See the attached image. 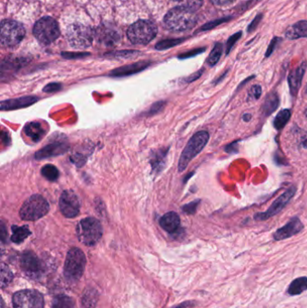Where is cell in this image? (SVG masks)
Listing matches in <instances>:
<instances>
[{
  "label": "cell",
  "instance_id": "cell-25",
  "mask_svg": "<svg viewBox=\"0 0 307 308\" xmlns=\"http://www.w3.org/2000/svg\"><path fill=\"white\" fill-rule=\"evenodd\" d=\"M307 290V277H301L296 279L295 281L289 285V294L290 296H298L302 294Z\"/></svg>",
  "mask_w": 307,
  "mask_h": 308
},
{
  "label": "cell",
  "instance_id": "cell-32",
  "mask_svg": "<svg viewBox=\"0 0 307 308\" xmlns=\"http://www.w3.org/2000/svg\"><path fill=\"white\" fill-rule=\"evenodd\" d=\"M97 301V294L95 290H87L82 299L83 307L85 308H95Z\"/></svg>",
  "mask_w": 307,
  "mask_h": 308
},
{
  "label": "cell",
  "instance_id": "cell-15",
  "mask_svg": "<svg viewBox=\"0 0 307 308\" xmlns=\"http://www.w3.org/2000/svg\"><path fill=\"white\" fill-rule=\"evenodd\" d=\"M303 229L304 226L301 220L298 217H293L287 225L276 231L273 237L276 241H282L298 235Z\"/></svg>",
  "mask_w": 307,
  "mask_h": 308
},
{
  "label": "cell",
  "instance_id": "cell-17",
  "mask_svg": "<svg viewBox=\"0 0 307 308\" xmlns=\"http://www.w3.org/2000/svg\"><path fill=\"white\" fill-rule=\"evenodd\" d=\"M38 100L39 98L33 97V96H25V97H20L17 98L6 99V100H3L1 102L0 109L1 111L16 110V109L32 106Z\"/></svg>",
  "mask_w": 307,
  "mask_h": 308
},
{
  "label": "cell",
  "instance_id": "cell-7",
  "mask_svg": "<svg viewBox=\"0 0 307 308\" xmlns=\"http://www.w3.org/2000/svg\"><path fill=\"white\" fill-rule=\"evenodd\" d=\"M32 32L41 44L48 45L60 36V28L54 19L50 16H44L37 21Z\"/></svg>",
  "mask_w": 307,
  "mask_h": 308
},
{
  "label": "cell",
  "instance_id": "cell-4",
  "mask_svg": "<svg viewBox=\"0 0 307 308\" xmlns=\"http://www.w3.org/2000/svg\"><path fill=\"white\" fill-rule=\"evenodd\" d=\"M76 232L78 241L86 246L96 245L103 235L100 222L93 217H87L79 222Z\"/></svg>",
  "mask_w": 307,
  "mask_h": 308
},
{
  "label": "cell",
  "instance_id": "cell-9",
  "mask_svg": "<svg viewBox=\"0 0 307 308\" xmlns=\"http://www.w3.org/2000/svg\"><path fill=\"white\" fill-rule=\"evenodd\" d=\"M25 35L22 23L13 20H3L1 23V43L5 47H14L21 42Z\"/></svg>",
  "mask_w": 307,
  "mask_h": 308
},
{
  "label": "cell",
  "instance_id": "cell-54",
  "mask_svg": "<svg viewBox=\"0 0 307 308\" xmlns=\"http://www.w3.org/2000/svg\"><path fill=\"white\" fill-rule=\"evenodd\" d=\"M251 117H252V115H250V114H245V115H243V120H244L245 122H249V121L251 120Z\"/></svg>",
  "mask_w": 307,
  "mask_h": 308
},
{
  "label": "cell",
  "instance_id": "cell-26",
  "mask_svg": "<svg viewBox=\"0 0 307 308\" xmlns=\"http://www.w3.org/2000/svg\"><path fill=\"white\" fill-rule=\"evenodd\" d=\"M290 117H291V111L289 109H283V110L280 111L273 121L274 127L277 130H282L289 123Z\"/></svg>",
  "mask_w": 307,
  "mask_h": 308
},
{
  "label": "cell",
  "instance_id": "cell-34",
  "mask_svg": "<svg viewBox=\"0 0 307 308\" xmlns=\"http://www.w3.org/2000/svg\"><path fill=\"white\" fill-rule=\"evenodd\" d=\"M178 2L179 6H183L191 11H197L201 7L204 0H175Z\"/></svg>",
  "mask_w": 307,
  "mask_h": 308
},
{
  "label": "cell",
  "instance_id": "cell-38",
  "mask_svg": "<svg viewBox=\"0 0 307 308\" xmlns=\"http://www.w3.org/2000/svg\"><path fill=\"white\" fill-rule=\"evenodd\" d=\"M242 36V32H237V33H234L232 36L230 37L227 41V44H226V54H229L230 51H232L233 47L234 46V44L236 43V41H238L239 39Z\"/></svg>",
  "mask_w": 307,
  "mask_h": 308
},
{
  "label": "cell",
  "instance_id": "cell-36",
  "mask_svg": "<svg viewBox=\"0 0 307 308\" xmlns=\"http://www.w3.org/2000/svg\"><path fill=\"white\" fill-rule=\"evenodd\" d=\"M200 203V200H195L193 202L188 203L187 205H185L182 207V210H183L185 214H188V215H193L197 212V207Z\"/></svg>",
  "mask_w": 307,
  "mask_h": 308
},
{
  "label": "cell",
  "instance_id": "cell-46",
  "mask_svg": "<svg viewBox=\"0 0 307 308\" xmlns=\"http://www.w3.org/2000/svg\"><path fill=\"white\" fill-rule=\"evenodd\" d=\"M163 106H164V102H157L153 106H151V109L149 110V115H154L158 112H160L163 108Z\"/></svg>",
  "mask_w": 307,
  "mask_h": 308
},
{
  "label": "cell",
  "instance_id": "cell-14",
  "mask_svg": "<svg viewBox=\"0 0 307 308\" xmlns=\"http://www.w3.org/2000/svg\"><path fill=\"white\" fill-rule=\"evenodd\" d=\"M96 40L106 46H114L121 40V33L115 25L102 23L94 30Z\"/></svg>",
  "mask_w": 307,
  "mask_h": 308
},
{
  "label": "cell",
  "instance_id": "cell-55",
  "mask_svg": "<svg viewBox=\"0 0 307 308\" xmlns=\"http://www.w3.org/2000/svg\"><path fill=\"white\" fill-rule=\"evenodd\" d=\"M306 115H307V110H306Z\"/></svg>",
  "mask_w": 307,
  "mask_h": 308
},
{
  "label": "cell",
  "instance_id": "cell-53",
  "mask_svg": "<svg viewBox=\"0 0 307 308\" xmlns=\"http://www.w3.org/2000/svg\"><path fill=\"white\" fill-rule=\"evenodd\" d=\"M301 144H302L303 147L307 149V133H306L301 137Z\"/></svg>",
  "mask_w": 307,
  "mask_h": 308
},
{
  "label": "cell",
  "instance_id": "cell-11",
  "mask_svg": "<svg viewBox=\"0 0 307 308\" xmlns=\"http://www.w3.org/2000/svg\"><path fill=\"white\" fill-rule=\"evenodd\" d=\"M21 268L26 276L32 280L41 278L45 272L44 263L32 252H25L21 258Z\"/></svg>",
  "mask_w": 307,
  "mask_h": 308
},
{
  "label": "cell",
  "instance_id": "cell-52",
  "mask_svg": "<svg viewBox=\"0 0 307 308\" xmlns=\"http://www.w3.org/2000/svg\"><path fill=\"white\" fill-rule=\"evenodd\" d=\"M192 307H194V304L191 303V302H185V303L181 304V305H179L174 308H192Z\"/></svg>",
  "mask_w": 307,
  "mask_h": 308
},
{
  "label": "cell",
  "instance_id": "cell-37",
  "mask_svg": "<svg viewBox=\"0 0 307 308\" xmlns=\"http://www.w3.org/2000/svg\"><path fill=\"white\" fill-rule=\"evenodd\" d=\"M262 88L260 85H254L251 87L249 92V99H255L258 100L262 97Z\"/></svg>",
  "mask_w": 307,
  "mask_h": 308
},
{
  "label": "cell",
  "instance_id": "cell-18",
  "mask_svg": "<svg viewBox=\"0 0 307 308\" xmlns=\"http://www.w3.org/2000/svg\"><path fill=\"white\" fill-rule=\"evenodd\" d=\"M307 62H302V64L298 67L297 69L291 71L289 76V85L290 88V92L293 97H297L298 90L301 87L303 78L305 72L307 70Z\"/></svg>",
  "mask_w": 307,
  "mask_h": 308
},
{
  "label": "cell",
  "instance_id": "cell-21",
  "mask_svg": "<svg viewBox=\"0 0 307 308\" xmlns=\"http://www.w3.org/2000/svg\"><path fill=\"white\" fill-rule=\"evenodd\" d=\"M286 37L289 40L307 38V21H299L290 26L286 32Z\"/></svg>",
  "mask_w": 307,
  "mask_h": 308
},
{
  "label": "cell",
  "instance_id": "cell-5",
  "mask_svg": "<svg viewBox=\"0 0 307 308\" xmlns=\"http://www.w3.org/2000/svg\"><path fill=\"white\" fill-rule=\"evenodd\" d=\"M50 210L49 203L41 195H32L23 203L19 216L25 221H36L47 215Z\"/></svg>",
  "mask_w": 307,
  "mask_h": 308
},
{
  "label": "cell",
  "instance_id": "cell-22",
  "mask_svg": "<svg viewBox=\"0 0 307 308\" xmlns=\"http://www.w3.org/2000/svg\"><path fill=\"white\" fill-rule=\"evenodd\" d=\"M23 133L33 142H39L45 134L41 124L37 122H31L25 124L23 127Z\"/></svg>",
  "mask_w": 307,
  "mask_h": 308
},
{
  "label": "cell",
  "instance_id": "cell-1",
  "mask_svg": "<svg viewBox=\"0 0 307 308\" xmlns=\"http://www.w3.org/2000/svg\"><path fill=\"white\" fill-rule=\"evenodd\" d=\"M197 21V14L194 11L179 5L170 9L164 17L166 26L173 32L189 30L196 25Z\"/></svg>",
  "mask_w": 307,
  "mask_h": 308
},
{
  "label": "cell",
  "instance_id": "cell-19",
  "mask_svg": "<svg viewBox=\"0 0 307 308\" xmlns=\"http://www.w3.org/2000/svg\"><path fill=\"white\" fill-rule=\"evenodd\" d=\"M150 64L151 62L149 61H139L133 64L126 65L124 67H120L118 69L112 70L109 76L111 77H126V76L141 72L143 69H147Z\"/></svg>",
  "mask_w": 307,
  "mask_h": 308
},
{
  "label": "cell",
  "instance_id": "cell-48",
  "mask_svg": "<svg viewBox=\"0 0 307 308\" xmlns=\"http://www.w3.org/2000/svg\"><path fill=\"white\" fill-rule=\"evenodd\" d=\"M203 71H204V69H200L199 71H197L196 73L192 74L190 77H188V78H186V79H185V81H186V82L190 83L193 82V81H195V80H197V78H199L201 77V75L203 74Z\"/></svg>",
  "mask_w": 307,
  "mask_h": 308
},
{
  "label": "cell",
  "instance_id": "cell-51",
  "mask_svg": "<svg viewBox=\"0 0 307 308\" xmlns=\"http://www.w3.org/2000/svg\"><path fill=\"white\" fill-rule=\"evenodd\" d=\"M237 143L238 142H235V143H233L232 144L228 145V146H226L225 152H229V153L237 152Z\"/></svg>",
  "mask_w": 307,
  "mask_h": 308
},
{
  "label": "cell",
  "instance_id": "cell-50",
  "mask_svg": "<svg viewBox=\"0 0 307 308\" xmlns=\"http://www.w3.org/2000/svg\"><path fill=\"white\" fill-rule=\"evenodd\" d=\"M234 0H211L212 3L216 5H226L233 3Z\"/></svg>",
  "mask_w": 307,
  "mask_h": 308
},
{
  "label": "cell",
  "instance_id": "cell-42",
  "mask_svg": "<svg viewBox=\"0 0 307 308\" xmlns=\"http://www.w3.org/2000/svg\"><path fill=\"white\" fill-rule=\"evenodd\" d=\"M262 17H263V14H258L257 16L253 19V21L251 23V24L249 25V27H248V32H252V31H254V30L258 27L259 23H261Z\"/></svg>",
  "mask_w": 307,
  "mask_h": 308
},
{
  "label": "cell",
  "instance_id": "cell-31",
  "mask_svg": "<svg viewBox=\"0 0 307 308\" xmlns=\"http://www.w3.org/2000/svg\"><path fill=\"white\" fill-rule=\"evenodd\" d=\"M13 278H14L13 272H11V270L5 264L2 263V265H1V278H0L1 288L4 289L6 286L9 285L11 281L13 280Z\"/></svg>",
  "mask_w": 307,
  "mask_h": 308
},
{
  "label": "cell",
  "instance_id": "cell-8",
  "mask_svg": "<svg viewBox=\"0 0 307 308\" xmlns=\"http://www.w3.org/2000/svg\"><path fill=\"white\" fill-rule=\"evenodd\" d=\"M94 31L82 23H73L67 29L69 45L75 49H87L91 45Z\"/></svg>",
  "mask_w": 307,
  "mask_h": 308
},
{
  "label": "cell",
  "instance_id": "cell-10",
  "mask_svg": "<svg viewBox=\"0 0 307 308\" xmlns=\"http://www.w3.org/2000/svg\"><path fill=\"white\" fill-rule=\"evenodd\" d=\"M13 306L14 308H43L44 299L36 290H21L14 295Z\"/></svg>",
  "mask_w": 307,
  "mask_h": 308
},
{
  "label": "cell",
  "instance_id": "cell-20",
  "mask_svg": "<svg viewBox=\"0 0 307 308\" xmlns=\"http://www.w3.org/2000/svg\"><path fill=\"white\" fill-rule=\"evenodd\" d=\"M160 225L169 234H175L179 231L180 218L177 213L169 212L160 219Z\"/></svg>",
  "mask_w": 307,
  "mask_h": 308
},
{
  "label": "cell",
  "instance_id": "cell-47",
  "mask_svg": "<svg viewBox=\"0 0 307 308\" xmlns=\"http://www.w3.org/2000/svg\"><path fill=\"white\" fill-rule=\"evenodd\" d=\"M0 236H1V241H2V243L3 244H5V241L7 239V232H6V229H5V224L2 222L1 223V227H0Z\"/></svg>",
  "mask_w": 307,
  "mask_h": 308
},
{
  "label": "cell",
  "instance_id": "cell-24",
  "mask_svg": "<svg viewBox=\"0 0 307 308\" xmlns=\"http://www.w3.org/2000/svg\"><path fill=\"white\" fill-rule=\"evenodd\" d=\"M13 235L11 236V241L14 244H21L24 240L31 235V231L29 230L27 226H12Z\"/></svg>",
  "mask_w": 307,
  "mask_h": 308
},
{
  "label": "cell",
  "instance_id": "cell-28",
  "mask_svg": "<svg viewBox=\"0 0 307 308\" xmlns=\"http://www.w3.org/2000/svg\"><path fill=\"white\" fill-rule=\"evenodd\" d=\"M51 308H75V303L71 298L62 295L53 299Z\"/></svg>",
  "mask_w": 307,
  "mask_h": 308
},
{
  "label": "cell",
  "instance_id": "cell-23",
  "mask_svg": "<svg viewBox=\"0 0 307 308\" xmlns=\"http://www.w3.org/2000/svg\"><path fill=\"white\" fill-rule=\"evenodd\" d=\"M280 106V97L277 93H271L268 95L262 106V113L265 116L273 114Z\"/></svg>",
  "mask_w": 307,
  "mask_h": 308
},
{
  "label": "cell",
  "instance_id": "cell-30",
  "mask_svg": "<svg viewBox=\"0 0 307 308\" xmlns=\"http://www.w3.org/2000/svg\"><path fill=\"white\" fill-rule=\"evenodd\" d=\"M222 53H223V45L221 44L220 42H217L214 47V49L210 52L208 58H207V64L209 65L210 67H213V66L217 64V62L220 60Z\"/></svg>",
  "mask_w": 307,
  "mask_h": 308
},
{
  "label": "cell",
  "instance_id": "cell-29",
  "mask_svg": "<svg viewBox=\"0 0 307 308\" xmlns=\"http://www.w3.org/2000/svg\"><path fill=\"white\" fill-rule=\"evenodd\" d=\"M167 152H168V149H162V150H159L157 153H153L152 154V158L151 160V165L152 166L153 170H159V169H161L162 166L164 164V159L167 156Z\"/></svg>",
  "mask_w": 307,
  "mask_h": 308
},
{
  "label": "cell",
  "instance_id": "cell-6",
  "mask_svg": "<svg viewBox=\"0 0 307 308\" xmlns=\"http://www.w3.org/2000/svg\"><path fill=\"white\" fill-rule=\"evenodd\" d=\"M157 34L155 23L149 20H140L133 23L127 30L129 40L134 44H147Z\"/></svg>",
  "mask_w": 307,
  "mask_h": 308
},
{
  "label": "cell",
  "instance_id": "cell-33",
  "mask_svg": "<svg viewBox=\"0 0 307 308\" xmlns=\"http://www.w3.org/2000/svg\"><path fill=\"white\" fill-rule=\"evenodd\" d=\"M27 60H24L23 58H15V59H13V60H4L3 61V63H2V71H5V69L6 70H9V69H13V70H15V69H19L21 66H23L25 62H26Z\"/></svg>",
  "mask_w": 307,
  "mask_h": 308
},
{
  "label": "cell",
  "instance_id": "cell-44",
  "mask_svg": "<svg viewBox=\"0 0 307 308\" xmlns=\"http://www.w3.org/2000/svg\"><path fill=\"white\" fill-rule=\"evenodd\" d=\"M280 41H281V39H280V38H278V37H275V38L271 41V44H270V46L268 47V50H267V58H268V57H270V56L272 54V52L274 51L276 47H277L278 43H279Z\"/></svg>",
  "mask_w": 307,
  "mask_h": 308
},
{
  "label": "cell",
  "instance_id": "cell-49",
  "mask_svg": "<svg viewBox=\"0 0 307 308\" xmlns=\"http://www.w3.org/2000/svg\"><path fill=\"white\" fill-rule=\"evenodd\" d=\"M1 140H2V143L5 144V146H7V145H9L10 144V136L9 134H8V132H5V131H2V133H1Z\"/></svg>",
  "mask_w": 307,
  "mask_h": 308
},
{
  "label": "cell",
  "instance_id": "cell-13",
  "mask_svg": "<svg viewBox=\"0 0 307 308\" xmlns=\"http://www.w3.org/2000/svg\"><path fill=\"white\" fill-rule=\"evenodd\" d=\"M61 214L67 218H74L80 211V202L73 190H65L61 194L59 202Z\"/></svg>",
  "mask_w": 307,
  "mask_h": 308
},
{
  "label": "cell",
  "instance_id": "cell-16",
  "mask_svg": "<svg viewBox=\"0 0 307 308\" xmlns=\"http://www.w3.org/2000/svg\"><path fill=\"white\" fill-rule=\"evenodd\" d=\"M69 144L65 143H52L46 145L38 152H35L34 158L40 161L47 158H52V157L60 156L64 154L65 152L69 151Z\"/></svg>",
  "mask_w": 307,
  "mask_h": 308
},
{
  "label": "cell",
  "instance_id": "cell-35",
  "mask_svg": "<svg viewBox=\"0 0 307 308\" xmlns=\"http://www.w3.org/2000/svg\"><path fill=\"white\" fill-rule=\"evenodd\" d=\"M183 41V39H170V40H165V41H161V42H159L158 44H156L157 50H166V49H169L171 47L176 46L179 44L181 41Z\"/></svg>",
  "mask_w": 307,
  "mask_h": 308
},
{
  "label": "cell",
  "instance_id": "cell-45",
  "mask_svg": "<svg viewBox=\"0 0 307 308\" xmlns=\"http://www.w3.org/2000/svg\"><path fill=\"white\" fill-rule=\"evenodd\" d=\"M138 54L137 51H118V52H114L112 54H109L111 56H115V57H121V58H128V57H133V55Z\"/></svg>",
  "mask_w": 307,
  "mask_h": 308
},
{
  "label": "cell",
  "instance_id": "cell-39",
  "mask_svg": "<svg viewBox=\"0 0 307 308\" xmlns=\"http://www.w3.org/2000/svg\"><path fill=\"white\" fill-rule=\"evenodd\" d=\"M230 19H231V17H224V18L217 19V20H215V21H212V22H209V23H207V24H205V25L202 27V30H203V31H205V30H210V29L216 27L217 25H220L222 23L227 22Z\"/></svg>",
  "mask_w": 307,
  "mask_h": 308
},
{
  "label": "cell",
  "instance_id": "cell-2",
  "mask_svg": "<svg viewBox=\"0 0 307 308\" xmlns=\"http://www.w3.org/2000/svg\"><path fill=\"white\" fill-rule=\"evenodd\" d=\"M210 135L207 131H199L193 135L179 158V171L182 172L187 169L190 161L204 150L209 141Z\"/></svg>",
  "mask_w": 307,
  "mask_h": 308
},
{
  "label": "cell",
  "instance_id": "cell-41",
  "mask_svg": "<svg viewBox=\"0 0 307 308\" xmlns=\"http://www.w3.org/2000/svg\"><path fill=\"white\" fill-rule=\"evenodd\" d=\"M89 55L87 52H62V56L66 59H76V58H83L85 56Z\"/></svg>",
  "mask_w": 307,
  "mask_h": 308
},
{
  "label": "cell",
  "instance_id": "cell-3",
  "mask_svg": "<svg viewBox=\"0 0 307 308\" xmlns=\"http://www.w3.org/2000/svg\"><path fill=\"white\" fill-rule=\"evenodd\" d=\"M87 259L80 249L71 248L67 254L64 263V277L70 282L79 281L85 272Z\"/></svg>",
  "mask_w": 307,
  "mask_h": 308
},
{
  "label": "cell",
  "instance_id": "cell-40",
  "mask_svg": "<svg viewBox=\"0 0 307 308\" xmlns=\"http://www.w3.org/2000/svg\"><path fill=\"white\" fill-rule=\"evenodd\" d=\"M61 87H62V86H61V84H60V83H50V84L46 85L45 87H43L42 91L45 93L56 92V91H59V90H60V89H61Z\"/></svg>",
  "mask_w": 307,
  "mask_h": 308
},
{
  "label": "cell",
  "instance_id": "cell-27",
  "mask_svg": "<svg viewBox=\"0 0 307 308\" xmlns=\"http://www.w3.org/2000/svg\"><path fill=\"white\" fill-rule=\"evenodd\" d=\"M41 173L46 180L49 181H56L59 179L60 171L56 168L55 166L51 164H46L41 168Z\"/></svg>",
  "mask_w": 307,
  "mask_h": 308
},
{
  "label": "cell",
  "instance_id": "cell-12",
  "mask_svg": "<svg viewBox=\"0 0 307 308\" xmlns=\"http://www.w3.org/2000/svg\"><path fill=\"white\" fill-rule=\"evenodd\" d=\"M296 193H297V187L291 186L289 189H287L285 191L284 193L281 194L274 202L272 203V205L269 207V209L267 211L263 212V213H259L257 215H255V216H254L255 220L265 221V220L270 219L271 217H273L276 215H278L289 204V201L293 198Z\"/></svg>",
  "mask_w": 307,
  "mask_h": 308
},
{
  "label": "cell",
  "instance_id": "cell-43",
  "mask_svg": "<svg viewBox=\"0 0 307 308\" xmlns=\"http://www.w3.org/2000/svg\"><path fill=\"white\" fill-rule=\"evenodd\" d=\"M206 49L205 48H201V49H196V50H193V51H188V52H185L183 54L179 56V59H187V58H190V57H194V56L197 55L199 53H201L203 51H205Z\"/></svg>",
  "mask_w": 307,
  "mask_h": 308
}]
</instances>
